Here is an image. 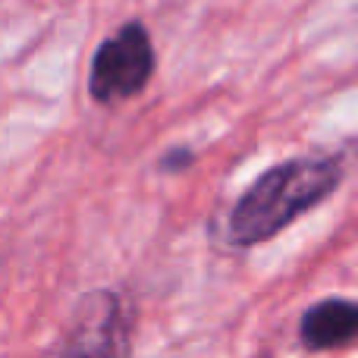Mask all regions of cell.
I'll return each mask as SVG.
<instances>
[{
	"instance_id": "cell-1",
	"label": "cell",
	"mask_w": 358,
	"mask_h": 358,
	"mask_svg": "<svg viewBox=\"0 0 358 358\" xmlns=\"http://www.w3.org/2000/svg\"><path fill=\"white\" fill-rule=\"evenodd\" d=\"M343 176H346V164L336 155L292 157L273 164L229 208L223 236L236 248H252L258 242L273 239L302 214L327 201L340 189Z\"/></svg>"
},
{
	"instance_id": "cell-2",
	"label": "cell",
	"mask_w": 358,
	"mask_h": 358,
	"mask_svg": "<svg viewBox=\"0 0 358 358\" xmlns=\"http://www.w3.org/2000/svg\"><path fill=\"white\" fill-rule=\"evenodd\" d=\"M132 302L117 289L82 296L50 358H132Z\"/></svg>"
},
{
	"instance_id": "cell-3",
	"label": "cell",
	"mask_w": 358,
	"mask_h": 358,
	"mask_svg": "<svg viewBox=\"0 0 358 358\" xmlns=\"http://www.w3.org/2000/svg\"><path fill=\"white\" fill-rule=\"evenodd\" d=\"M151 76H155V44L148 29L142 22H126L94 54L88 92L98 104H120L142 94Z\"/></svg>"
},
{
	"instance_id": "cell-4",
	"label": "cell",
	"mask_w": 358,
	"mask_h": 358,
	"mask_svg": "<svg viewBox=\"0 0 358 358\" xmlns=\"http://www.w3.org/2000/svg\"><path fill=\"white\" fill-rule=\"evenodd\" d=\"M358 334V308L352 299H324L311 305L299 321V340L308 352L343 349Z\"/></svg>"
},
{
	"instance_id": "cell-5",
	"label": "cell",
	"mask_w": 358,
	"mask_h": 358,
	"mask_svg": "<svg viewBox=\"0 0 358 358\" xmlns=\"http://www.w3.org/2000/svg\"><path fill=\"white\" fill-rule=\"evenodd\" d=\"M189 161H192V155H189V151L176 148L173 155H167V157H164V161H161V167H164V170H179V167H189Z\"/></svg>"
}]
</instances>
